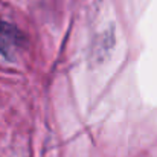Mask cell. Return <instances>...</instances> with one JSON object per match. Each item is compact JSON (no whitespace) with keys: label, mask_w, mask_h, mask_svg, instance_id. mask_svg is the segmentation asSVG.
I'll list each match as a JSON object with an SVG mask.
<instances>
[{"label":"cell","mask_w":157,"mask_h":157,"mask_svg":"<svg viewBox=\"0 0 157 157\" xmlns=\"http://www.w3.org/2000/svg\"><path fill=\"white\" fill-rule=\"evenodd\" d=\"M26 48V35L14 25L0 18V53L12 59L20 51Z\"/></svg>","instance_id":"6da1fadb"}]
</instances>
